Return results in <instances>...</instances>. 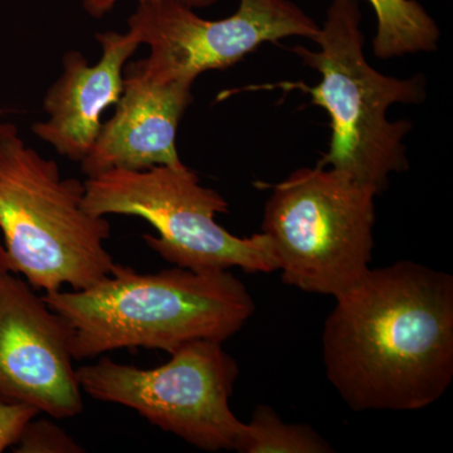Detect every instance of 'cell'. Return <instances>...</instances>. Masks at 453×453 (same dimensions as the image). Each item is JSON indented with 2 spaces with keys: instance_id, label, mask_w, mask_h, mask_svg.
I'll return each instance as SVG.
<instances>
[{
  "instance_id": "6da1fadb",
  "label": "cell",
  "mask_w": 453,
  "mask_h": 453,
  "mask_svg": "<svg viewBox=\"0 0 453 453\" xmlns=\"http://www.w3.org/2000/svg\"><path fill=\"white\" fill-rule=\"evenodd\" d=\"M323 332L327 380L354 412H410L453 380V276L401 259L335 299Z\"/></svg>"
},
{
  "instance_id": "7a4b0ae2",
  "label": "cell",
  "mask_w": 453,
  "mask_h": 453,
  "mask_svg": "<svg viewBox=\"0 0 453 453\" xmlns=\"http://www.w3.org/2000/svg\"><path fill=\"white\" fill-rule=\"evenodd\" d=\"M43 299L70 324L74 360L119 349L170 354L198 340L225 342L256 311L249 288L231 271L177 266L139 273L115 264L85 290L50 292Z\"/></svg>"
},
{
  "instance_id": "3957f363",
  "label": "cell",
  "mask_w": 453,
  "mask_h": 453,
  "mask_svg": "<svg viewBox=\"0 0 453 453\" xmlns=\"http://www.w3.org/2000/svg\"><path fill=\"white\" fill-rule=\"evenodd\" d=\"M360 23L357 0H333L314 40L320 50L291 49L303 65L320 73V83L308 88L303 82H283L268 88L301 89L326 110L332 140L316 165L340 170L380 196L393 173L410 168L404 139L412 122L389 121L387 111L395 104L419 105L427 91L422 74L396 79L369 65Z\"/></svg>"
},
{
  "instance_id": "277c9868",
  "label": "cell",
  "mask_w": 453,
  "mask_h": 453,
  "mask_svg": "<svg viewBox=\"0 0 453 453\" xmlns=\"http://www.w3.org/2000/svg\"><path fill=\"white\" fill-rule=\"evenodd\" d=\"M85 183L62 178L18 131L0 138V258L44 294L85 290L110 275L111 226L83 208Z\"/></svg>"
},
{
  "instance_id": "5b68a950",
  "label": "cell",
  "mask_w": 453,
  "mask_h": 453,
  "mask_svg": "<svg viewBox=\"0 0 453 453\" xmlns=\"http://www.w3.org/2000/svg\"><path fill=\"white\" fill-rule=\"evenodd\" d=\"M271 188L262 234L273 243L282 282L338 299L371 268L377 193L319 165Z\"/></svg>"
},
{
  "instance_id": "8992f818",
  "label": "cell",
  "mask_w": 453,
  "mask_h": 453,
  "mask_svg": "<svg viewBox=\"0 0 453 453\" xmlns=\"http://www.w3.org/2000/svg\"><path fill=\"white\" fill-rule=\"evenodd\" d=\"M83 208L89 214L139 217L157 234H144L149 249L174 266L193 271H277L273 243L265 234L237 237L219 225L228 202L203 187L186 164L144 170L110 169L86 179Z\"/></svg>"
},
{
  "instance_id": "52a82bcc",
  "label": "cell",
  "mask_w": 453,
  "mask_h": 453,
  "mask_svg": "<svg viewBox=\"0 0 453 453\" xmlns=\"http://www.w3.org/2000/svg\"><path fill=\"white\" fill-rule=\"evenodd\" d=\"M153 369L101 357L77 369L82 393L136 411L146 421L208 452L235 451L244 431L232 411L240 374L223 342L198 340Z\"/></svg>"
},
{
  "instance_id": "ba28073f",
  "label": "cell",
  "mask_w": 453,
  "mask_h": 453,
  "mask_svg": "<svg viewBox=\"0 0 453 453\" xmlns=\"http://www.w3.org/2000/svg\"><path fill=\"white\" fill-rule=\"evenodd\" d=\"M129 29L150 49L144 70L160 81L195 83L211 70H225L264 43L288 37L314 41L320 27L290 0H241L234 16L208 20L177 0L140 3Z\"/></svg>"
},
{
  "instance_id": "9c48e42d",
  "label": "cell",
  "mask_w": 453,
  "mask_h": 453,
  "mask_svg": "<svg viewBox=\"0 0 453 453\" xmlns=\"http://www.w3.org/2000/svg\"><path fill=\"white\" fill-rule=\"evenodd\" d=\"M73 329L0 258V399L65 419L83 411Z\"/></svg>"
},
{
  "instance_id": "30bf717a",
  "label": "cell",
  "mask_w": 453,
  "mask_h": 453,
  "mask_svg": "<svg viewBox=\"0 0 453 453\" xmlns=\"http://www.w3.org/2000/svg\"><path fill=\"white\" fill-rule=\"evenodd\" d=\"M193 83L160 81L140 61L125 67L124 91L116 111L103 124L98 138L81 162L88 177L110 169L144 170L179 166V122L192 104Z\"/></svg>"
},
{
  "instance_id": "8fae6325",
  "label": "cell",
  "mask_w": 453,
  "mask_h": 453,
  "mask_svg": "<svg viewBox=\"0 0 453 453\" xmlns=\"http://www.w3.org/2000/svg\"><path fill=\"white\" fill-rule=\"evenodd\" d=\"M95 38L103 50L100 61L91 65L79 50H68L62 58L61 76L43 100L49 119L32 125L37 138L79 163L96 142L101 116L120 100L127 62L142 44L131 29L125 35L100 32Z\"/></svg>"
},
{
  "instance_id": "7c38bea8",
  "label": "cell",
  "mask_w": 453,
  "mask_h": 453,
  "mask_svg": "<svg viewBox=\"0 0 453 453\" xmlns=\"http://www.w3.org/2000/svg\"><path fill=\"white\" fill-rule=\"evenodd\" d=\"M377 14L372 52L381 59L438 49L441 32L417 0H369Z\"/></svg>"
},
{
  "instance_id": "4fadbf2b",
  "label": "cell",
  "mask_w": 453,
  "mask_h": 453,
  "mask_svg": "<svg viewBox=\"0 0 453 453\" xmlns=\"http://www.w3.org/2000/svg\"><path fill=\"white\" fill-rule=\"evenodd\" d=\"M241 453H330L333 446L308 425L283 422L268 405H257L238 443Z\"/></svg>"
},
{
  "instance_id": "5bb4252c",
  "label": "cell",
  "mask_w": 453,
  "mask_h": 453,
  "mask_svg": "<svg viewBox=\"0 0 453 453\" xmlns=\"http://www.w3.org/2000/svg\"><path fill=\"white\" fill-rule=\"evenodd\" d=\"M38 417V416H37ZM32 418L12 447L18 453H81L85 449L50 419Z\"/></svg>"
},
{
  "instance_id": "9a60e30c",
  "label": "cell",
  "mask_w": 453,
  "mask_h": 453,
  "mask_svg": "<svg viewBox=\"0 0 453 453\" xmlns=\"http://www.w3.org/2000/svg\"><path fill=\"white\" fill-rule=\"evenodd\" d=\"M35 408L0 399V453L16 445L27 423L40 416Z\"/></svg>"
},
{
  "instance_id": "2e32d148",
  "label": "cell",
  "mask_w": 453,
  "mask_h": 453,
  "mask_svg": "<svg viewBox=\"0 0 453 453\" xmlns=\"http://www.w3.org/2000/svg\"><path fill=\"white\" fill-rule=\"evenodd\" d=\"M119 0H82L83 8L88 12L89 16L94 18H103L109 13ZM162 2V0H139V3H154ZM183 3L190 8L210 7V5L217 3V0H177Z\"/></svg>"
},
{
  "instance_id": "e0dca14e",
  "label": "cell",
  "mask_w": 453,
  "mask_h": 453,
  "mask_svg": "<svg viewBox=\"0 0 453 453\" xmlns=\"http://www.w3.org/2000/svg\"><path fill=\"white\" fill-rule=\"evenodd\" d=\"M17 127H14L11 122L4 120V112L0 109V138L2 136L7 135V134L12 133V131H16Z\"/></svg>"
}]
</instances>
